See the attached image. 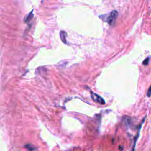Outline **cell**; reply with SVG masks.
Returning <instances> with one entry per match:
<instances>
[{
    "label": "cell",
    "instance_id": "1",
    "mask_svg": "<svg viewBox=\"0 0 151 151\" xmlns=\"http://www.w3.org/2000/svg\"><path fill=\"white\" fill-rule=\"evenodd\" d=\"M118 17V12L116 10H113L110 12L109 15L106 17L105 21L109 24V25H114L117 18Z\"/></svg>",
    "mask_w": 151,
    "mask_h": 151
},
{
    "label": "cell",
    "instance_id": "2",
    "mask_svg": "<svg viewBox=\"0 0 151 151\" xmlns=\"http://www.w3.org/2000/svg\"><path fill=\"white\" fill-rule=\"evenodd\" d=\"M91 97L93 99V100L96 103H97L100 104H105V101L100 96H99V94H97L95 93H93L92 91L91 92Z\"/></svg>",
    "mask_w": 151,
    "mask_h": 151
},
{
    "label": "cell",
    "instance_id": "3",
    "mask_svg": "<svg viewBox=\"0 0 151 151\" xmlns=\"http://www.w3.org/2000/svg\"><path fill=\"white\" fill-rule=\"evenodd\" d=\"M145 118H146V117H145V118L143 119V120H142V122H141V123H140V126L138 127L137 133V134H136V136H135V137H134V143H133V147H132V151H134V148H135V146H136V141L137 140V139H138V137H139V136L140 130V129H141V127H142V124H143V122H145Z\"/></svg>",
    "mask_w": 151,
    "mask_h": 151
},
{
    "label": "cell",
    "instance_id": "4",
    "mask_svg": "<svg viewBox=\"0 0 151 151\" xmlns=\"http://www.w3.org/2000/svg\"><path fill=\"white\" fill-rule=\"evenodd\" d=\"M60 36L61 40L62 42L64 44L67 43V40H66V37H67V32L64 31H61L60 32Z\"/></svg>",
    "mask_w": 151,
    "mask_h": 151
},
{
    "label": "cell",
    "instance_id": "5",
    "mask_svg": "<svg viewBox=\"0 0 151 151\" xmlns=\"http://www.w3.org/2000/svg\"><path fill=\"white\" fill-rule=\"evenodd\" d=\"M32 12H33V11H31L25 17V18H24V21H25V22H29V21H30L31 20V19H32V17H33V14H32Z\"/></svg>",
    "mask_w": 151,
    "mask_h": 151
},
{
    "label": "cell",
    "instance_id": "6",
    "mask_svg": "<svg viewBox=\"0 0 151 151\" xmlns=\"http://www.w3.org/2000/svg\"><path fill=\"white\" fill-rule=\"evenodd\" d=\"M149 57H147L146 59H145L143 61V64L145 65H147L149 63Z\"/></svg>",
    "mask_w": 151,
    "mask_h": 151
},
{
    "label": "cell",
    "instance_id": "7",
    "mask_svg": "<svg viewBox=\"0 0 151 151\" xmlns=\"http://www.w3.org/2000/svg\"><path fill=\"white\" fill-rule=\"evenodd\" d=\"M150 96H151V86L148 88V90H147V97H150Z\"/></svg>",
    "mask_w": 151,
    "mask_h": 151
}]
</instances>
